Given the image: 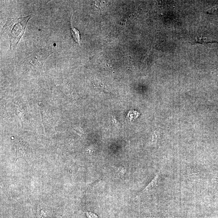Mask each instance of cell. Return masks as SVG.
<instances>
[{
    "label": "cell",
    "instance_id": "cell-2",
    "mask_svg": "<svg viewBox=\"0 0 218 218\" xmlns=\"http://www.w3.org/2000/svg\"><path fill=\"white\" fill-rule=\"evenodd\" d=\"M54 53L52 49L45 48L31 53L26 58L24 66L32 70L41 71L48 57Z\"/></svg>",
    "mask_w": 218,
    "mask_h": 218
},
{
    "label": "cell",
    "instance_id": "cell-4",
    "mask_svg": "<svg viewBox=\"0 0 218 218\" xmlns=\"http://www.w3.org/2000/svg\"><path fill=\"white\" fill-rule=\"evenodd\" d=\"M71 32L73 39L80 45V31L76 28L72 26L71 28Z\"/></svg>",
    "mask_w": 218,
    "mask_h": 218
},
{
    "label": "cell",
    "instance_id": "cell-5",
    "mask_svg": "<svg viewBox=\"0 0 218 218\" xmlns=\"http://www.w3.org/2000/svg\"><path fill=\"white\" fill-rule=\"evenodd\" d=\"M207 13H218V5L214 6L210 9L208 10L207 11Z\"/></svg>",
    "mask_w": 218,
    "mask_h": 218
},
{
    "label": "cell",
    "instance_id": "cell-3",
    "mask_svg": "<svg viewBox=\"0 0 218 218\" xmlns=\"http://www.w3.org/2000/svg\"><path fill=\"white\" fill-rule=\"evenodd\" d=\"M211 42L218 43V42L214 38L212 35L207 33H201L195 35L191 41V43L193 44L208 43Z\"/></svg>",
    "mask_w": 218,
    "mask_h": 218
},
{
    "label": "cell",
    "instance_id": "cell-1",
    "mask_svg": "<svg viewBox=\"0 0 218 218\" xmlns=\"http://www.w3.org/2000/svg\"><path fill=\"white\" fill-rule=\"evenodd\" d=\"M33 16L31 14L26 17L7 19L3 27V31L8 36L10 50L14 48L19 42L24 32L28 22Z\"/></svg>",
    "mask_w": 218,
    "mask_h": 218
}]
</instances>
